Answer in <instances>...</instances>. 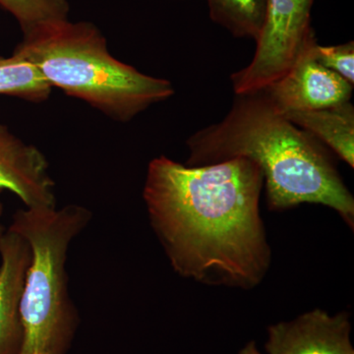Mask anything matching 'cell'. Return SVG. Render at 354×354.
Wrapping results in <instances>:
<instances>
[{"mask_svg":"<svg viewBox=\"0 0 354 354\" xmlns=\"http://www.w3.org/2000/svg\"><path fill=\"white\" fill-rule=\"evenodd\" d=\"M317 62L326 68L339 74L351 85L354 83V44L353 41L334 46L314 48Z\"/></svg>","mask_w":354,"mask_h":354,"instance_id":"5bb4252c","label":"cell"},{"mask_svg":"<svg viewBox=\"0 0 354 354\" xmlns=\"http://www.w3.org/2000/svg\"><path fill=\"white\" fill-rule=\"evenodd\" d=\"M12 55L35 67L51 88L118 122H128L174 94L169 80L116 59L99 28L86 21L37 26L23 32Z\"/></svg>","mask_w":354,"mask_h":354,"instance_id":"3957f363","label":"cell"},{"mask_svg":"<svg viewBox=\"0 0 354 354\" xmlns=\"http://www.w3.org/2000/svg\"><path fill=\"white\" fill-rule=\"evenodd\" d=\"M239 354H262L259 349H258L257 344L255 342L251 341L247 342L245 346H243L239 351Z\"/></svg>","mask_w":354,"mask_h":354,"instance_id":"9a60e30c","label":"cell"},{"mask_svg":"<svg viewBox=\"0 0 354 354\" xmlns=\"http://www.w3.org/2000/svg\"><path fill=\"white\" fill-rule=\"evenodd\" d=\"M314 0H269L267 20L252 60L230 77L235 95L262 90L285 75L316 44L311 26Z\"/></svg>","mask_w":354,"mask_h":354,"instance_id":"5b68a950","label":"cell"},{"mask_svg":"<svg viewBox=\"0 0 354 354\" xmlns=\"http://www.w3.org/2000/svg\"><path fill=\"white\" fill-rule=\"evenodd\" d=\"M4 213V207L3 204H2L1 200H0V234H2V232H4V227L3 225H2L1 220H2V216H3Z\"/></svg>","mask_w":354,"mask_h":354,"instance_id":"2e32d148","label":"cell"},{"mask_svg":"<svg viewBox=\"0 0 354 354\" xmlns=\"http://www.w3.org/2000/svg\"><path fill=\"white\" fill-rule=\"evenodd\" d=\"M186 144L189 167L241 158L255 162L272 211L320 204L335 209L353 230V196L332 155L313 135L277 111L264 91L236 95L223 120L194 133Z\"/></svg>","mask_w":354,"mask_h":354,"instance_id":"7a4b0ae2","label":"cell"},{"mask_svg":"<svg viewBox=\"0 0 354 354\" xmlns=\"http://www.w3.org/2000/svg\"><path fill=\"white\" fill-rule=\"evenodd\" d=\"M48 169L39 149L0 124V191H11L28 209L55 208V183Z\"/></svg>","mask_w":354,"mask_h":354,"instance_id":"ba28073f","label":"cell"},{"mask_svg":"<svg viewBox=\"0 0 354 354\" xmlns=\"http://www.w3.org/2000/svg\"><path fill=\"white\" fill-rule=\"evenodd\" d=\"M0 6L14 16L23 32L46 23L68 19V0H0Z\"/></svg>","mask_w":354,"mask_h":354,"instance_id":"4fadbf2b","label":"cell"},{"mask_svg":"<svg viewBox=\"0 0 354 354\" xmlns=\"http://www.w3.org/2000/svg\"><path fill=\"white\" fill-rule=\"evenodd\" d=\"M53 88L31 64L16 55H0V95L41 104L50 99Z\"/></svg>","mask_w":354,"mask_h":354,"instance_id":"7c38bea8","label":"cell"},{"mask_svg":"<svg viewBox=\"0 0 354 354\" xmlns=\"http://www.w3.org/2000/svg\"><path fill=\"white\" fill-rule=\"evenodd\" d=\"M269 0H207L209 17L235 38L257 41L264 29Z\"/></svg>","mask_w":354,"mask_h":354,"instance_id":"8fae6325","label":"cell"},{"mask_svg":"<svg viewBox=\"0 0 354 354\" xmlns=\"http://www.w3.org/2000/svg\"><path fill=\"white\" fill-rule=\"evenodd\" d=\"M91 220L92 213L76 204L14 214L9 230L21 235L32 252L21 297L20 354H67L71 348L80 320L69 295L67 255Z\"/></svg>","mask_w":354,"mask_h":354,"instance_id":"277c9868","label":"cell"},{"mask_svg":"<svg viewBox=\"0 0 354 354\" xmlns=\"http://www.w3.org/2000/svg\"><path fill=\"white\" fill-rule=\"evenodd\" d=\"M290 122L332 149L354 167V108L351 102L316 111L283 114Z\"/></svg>","mask_w":354,"mask_h":354,"instance_id":"30bf717a","label":"cell"},{"mask_svg":"<svg viewBox=\"0 0 354 354\" xmlns=\"http://www.w3.org/2000/svg\"><path fill=\"white\" fill-rule=\"evenodd\" d=\"M348 312L316 308L268 328V354H354Z\"/></svg>","mask_w":354,"mask_h":354,"instance_id":"52a82bcc","label":"cell"},{"mask_svg":"<svg viewBox=\"0 0 354 354\" xmlns=\"http://www.w3.org/2000/svg\"><path fill=\"white\" fill-rule=\"evenodd\" d=\"M263 187L260 167L247 158L205 167L153 158L143 198L174 272L207 286L259 285L272 262L260 215Z\"/></svg>","mask_w":354,"mask_h":354,"instance_id":"6da1fadb","label":"cell"},{"mask_svg":"<svg viewBox=\"0 0 354 354\" xmlns=\"http://www.w3.org/2000/svg\"><path fill=\"white\" fill-rule=\"evenodd\" d=\"M316 44L304 50L285 75L262 88L279 113L316 111L351 102L353 85L317 62Z\"/></svg>","mask_w":354,"mask_h":354,"instance_id":"8992f818","label":"cell"},{"mask_svg":"<svg viewBox=\"0 0 354 354\" xmlns=\"http://www.w3.org/2000/svg\"><path fill=\"white\" fill-rule=\"evenodd\" d=\"M31 258V247L21 235L9 228L0 234V354L22 349L20 304Z\"/></svg>","mask_w":354,"mask_h":354,"instance_id":"9c48e42d","label":"cell"}]
</instances>
